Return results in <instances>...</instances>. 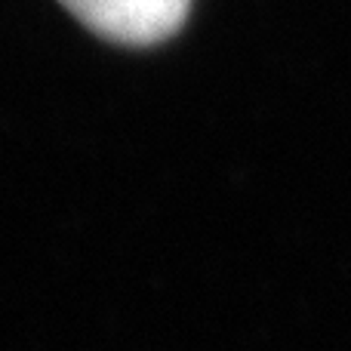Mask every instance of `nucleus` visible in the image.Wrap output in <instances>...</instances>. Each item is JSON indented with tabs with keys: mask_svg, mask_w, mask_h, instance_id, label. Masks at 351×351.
<instances>
[{
	"mask_svg": "<svg viewBox=\"0 0 351 351\" xmlns=\"http://www.w3.org/2000/svg\"><path fill=\"white\" fill-rule=\"evenodd\" d=\"M99 37L152 47L185 25L191 0H59Z\"/></svg>",
	"mask_w": 351,
	"mask_h": 351,
	"instance_id": "1",
	"label": "nucleus"
}]
</instances>
